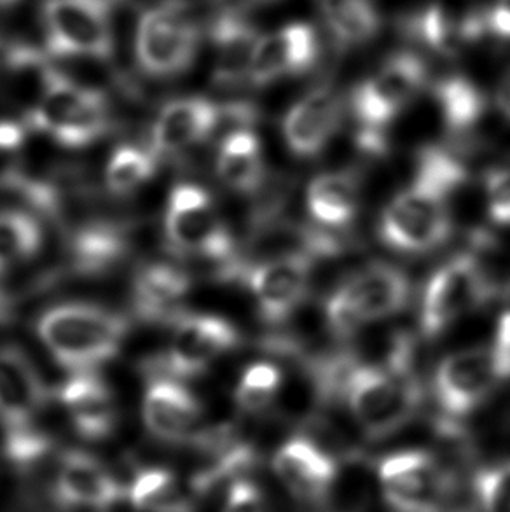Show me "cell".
<instances>
[{
    "label": "cell",
    "instance_id": "1",
    "mask_svg": "<svg viewBox=\"0 0 510 512\" xmlns=\"http://www.w3.org/2000/svg\"><path fill=\"white\" fill-rule=\"evenodd\" d=\"M128 324L100 306L70 303L51 308L37 322V334L60 366L76 373L111 360L125 340Z\"/></svg>",
    "mask_w": 510,
    "mask_h": 512
},
{
    "label": "cell",
    "instance_id": "2",
    "mask_svg": "<svg viewBox=\"0 0 510 512\" xmlns=\"http://www.w3.org/2000/svg\"><path fill=\"white\" fill-rule=\"evenodd\" d=\"M343 395L371 441L392 436L411 422L421 402L420 383L411 374L360 364L359 360H353L346 374Z\"/></svg>",
    "mask_w": 510,
    "mask_h": 512
},
{
    "label": "cell",
    "instance_id": "3",
    "mask_svg": "<svg viewBox=\"0 0 510 512\" xmlns=\"http://www.w3.org/2000/svg\"><path fill=\"white\" fill-rule=\"evenodd\" d=\"M28 125L65 147H86L109 126L105 97L84 88L55 69L44 70L39 100L28 112Z\"/></svg>",
    "mask_w": 510,
    "mask_h": 512
},
{
    "label": "cell",
    "instance_id": "4",
    "mask_svg": "<svg viewBox=\"0 0 510 512\" xmlns=\"http://www.w3.org/2000/svg\"><path fill=\"white\" fill-rule=\"evenodd\" d=\"M165 228L175 252L222 264L226 277L236 275L235 243L205 189L191 184L175 187L166 208Z\"/></svg>",
    "mask_w": 510,
    "mask_h": 512
},
{
    "label": "cell",
    "instance_id": "5",
    "mask_svg": "<svg viewBox=\"0 0 510 512\" xmlns=\"http://www.w3.org/2000/svg\"><path fill=\"white\" fill-rule=\"evenodd\" d=\"M411 284L404 271L390 264H371L348 278L327 303V322L348 338L369 322L392 317L409 303Z\"/></svg>",
    "mask_w": 510,
    "mask_h": 512
},
{
    "label": "cell",
    "instance_id": "6",
    "mask_svg": "<svg viewBox=\"0 0 510 512\" xmlns=\"http://www.w3.org/2000/svg\"><path fill=\"white\" fill-rule=\"evenodd\" d=\"M200 48V28L180 0L149 7L138 20L135 55L147 76H180L193 65Z\"/></svg>",
    "mask_w": 510,
    "mask_h": 512
},
{
    "label": "cell",
    "instance_id": "7",
    "mask_svg": "<svg viewBox=\"0 0 510 512\" xmlns=\"http://www.w3.org/2000/svg\"><path fill=\"white\" fill-rule=\"evenodd\" d=\"M451 194L414 177L413 184L386 207L381 217L383 242L406 254L439 249L451 236Z\"/></svg>",
    "mask_w": 510,
    "mask_h": 512
},
{
    "label": "cell",
    "instance_id": "8",
    "mask_svg": "<svg viewBox=\"0 0 510 512\" xmlns=\"http://www.w3.org/2000/svg\"><path fill=\"white\" fill-rule=\"evenodd\" d=\"M381 492L393 512H444L462 485L428 451H400L378 467Z\"/></svg>",
    "mask_w": 510,
    "mask_h": 512
},
{
    "label": "cell",
    "instance_id": "9",
    "mask_svg": "<svg viewBox=\"0 0 510 512\" xmlns=\"http://www.w3.org/2000/svg\"><path fill=\"white\" fill-rule=\"evenodd\" d=\"M427 63L413 51L386 58L373 76L353 90L352 111L366 130L381 132L418 97L427 84Z\"/></svg>",
    "mask_w": 510,
    "mask_h": 512
},
{
    "label": "cell",
    "instance_id": "10",
    "mask_svg": "<svg viewBox=\"0 0 510 512\" xmlns=\"http://www.w3.org/2000/svg\"><path fill=\"white\" fill-rule=\"evenodd\" d=\"M495 296V285L474 254H460L430 278L421 305V329L428 338L446 331L462 315Z\"/></svg>",
    "mask_w": 510,
    "mask_h": 512
},
{
    "label": "cell",
    "instance_id": "11",
    "mask_svg": "<svg viewBox=\"0 0 510 512\" xmlns=\"http://www.w3.org/2000/svg\"><path fill=\"white\" fill-rule=\"evenodd\" d=\"M107 0H44L42 21L51 55L105 60L112 55Z\"/></svg>",
    "mask_w": 510,
    "mask_h": 512
},
{
    "label": "cell",
    "instance_id": "12",
    "mask_svg": "<svg viewBox=\"0 0 510 512\" xmlns=\"http://www.w3.org/2000/svg\"><path fill=\"white\" fill-rule=\"evenodd\" d=\"M500 380L493 353L486 348H470L451 353L435 374V395L449 418L469 415L490 394Z\"/></svg>",
    "mask_w": 510,
    "mask_h": 512
},
{
    "label": "cell",
    "instance_id": "13",
    "mask_svg": "<svg viewBox=\"0 0 510 512\" xmlns=\"http://www.w3.org/2000/svg\"><path fill=\"white\" fill-rule=\"evenodd\" d=\"M273 471L294 499L310 506L331 499L339 476L336 458L306 437H294L276 451Z\"/></svg>",
    "mask_w": 510,
    "mask_h": 512
},
{
    "label": "cell",
    "instance_id": "14",
    "mask_svg": "<svg viewBox=\"0 0 510 512\" xmlns=\"http://www.w3.org/2000/svg\"><path fill=\"white\" fill-rule=\"evenodd\" d=\"M320 41L310 23H290L257 42L249 83L266 86L278 79L304 74L317 63Z\"/></svg>",
    "mask_w": 510,
    "mask_h": 512
},
{
    "label": "cell",
    "instance_id": "15",
    "mask_svg": "<svg viewBox=\"0 0 510 512\" xmlns=\"http://www.w3.org/2000/svg\"><path fill=\"white\" fill-rule=\"evenodd\" d=\"M311 266L313 259L296 256L264 261L245 270L262 319L280 324L292 315L308 291Z\"/></svg>",
    "mask_w": 510,
    "mask_h": 512
},
{
    "label": "cell",
    "instance_id": "16",
    "mask_svg": "<svg viewBox=\"0 0 510 512\" xmlns=\"http://www.w3.org/2000/svg\"><path fill=\"white\" fill-rule=\"evenodd\" d=\"M345 104L336 88L317 86L290 107L283 119V137L299 158H313L338 132Z\"/></svg>",
    "mask_w": 510,
    "mask_h": 512
},
{
    "label": "cell",
    "instance_id": "17",
    "mask_svg": "<svg viewBox=\"0 0 510 512\" xmlns=\"http://www.w3.org/2000/svg\"><path fill=\"white\" fill-rule=\"evenodd\" d=\"M236 345L238 333L226 320L212 315L180 317L166 355V369L177 376L203 373Z\"/></svg>",
    "mask_w": 510,
    "mask_h": 512
},
{
    "label": "cell",
    "instance_id": "18",
    "mask_svg": "<svg viewBox=\"0 0 510 512\" xmlns=\"http://www.w3.org/2000/svg\"><path fill=\"white\" fill-rule=\"evenodd\" d=\"M53 497L67 509H107L126 497L118 479L97 458L83 451H67L56 472Z\"/></svg>",
    "mask_w": 510,
    "mask_h": 512
},
{
    "label": "cell",
    "instance_id": "19",
    "mask_svg": "<svg viewBox=\"0 0 510 512\" xmlns=\"http://www.w3.org/2000/svg\"><path fill=\"white\" fill-rule=\"evenodd\" d=\"M339 242L324 229L303 226L297 222L276 219L275 215H262L255 222V229L249 240L250 266L273 261L280 257H329L338 254Z\"/></svg>",
    "mask_w": 510,
    "mask_h": 512
},
{
    "label": "cell",
    "instance_id": "20",
    "mask_svg": "<svg viewBox=\"0 0 510 512\" xmlns=\"http://www.w3.org/2000/svg\"><path fill=\"white\" fill-rule=\"evenodd\" d=\"M224 116L207 98H179L166 104L152 128V154L175 156L212 135Z\"/></svg>",
    "mask_w": 510,
    "mask_h": 512
},
{
    "label": "cell",
    "instance_id": "21",
    "mask_svg": "<svg viewBox=\"0 0 510 512\" xmlns=\"http://www.w3.org/2000/svg\"><path fill=\"white\" fill-rule=\"evenodd\" d=\"M46 388L18 348H0V422L6 430L34 427L46 404Z\"/></svg>",
    "mask_w": 510,
    "mask_h": 512
},
{
    "label": "cell",
    "instance_id": "22",
    "mask_svg": "<svg viewBox=\"0 0 510 512\" xmlns=\"http://www.w3.org/2000/svg\"><path fill=\"white\" fill-rule=\"evenodd\" d=\"M142 411L147 430L166 443L187 441L201 418V406L196 397L168 378H156L149 383Z\"/></svg>",
    "mask_w": 510,
    "mask_h": 512
},
{
    "label": "cell",
    "instance_id": "23",
    "mask_svg": "<svg viewBox=\"0 0 510 512\" xmlns=\"http://www.w3.org/2000/svg\"><path fill=\"white\" fill-rule=\"evenodd\" d=\"M254 23L235 9L222 11L212 23V42L215 49L214 83L217 86H236L249 81L250 65L259 42Z\"/></svg>",
    "mask_w": 510,
    "mask_h": 512
},
{
    "label": "cell",
    "instance_id": "24",
    "mask_svg": "<svg viewBox=\"0 0 510 512\" xmlns=\"http://www.w3.org/2000/svg\"><path fill=\"white\" fill-rule=\"evenodd\" d=\"M62 402L77 434L88 441H104L118 423L111 390L90 373H77L65 383Z\"/></svg>",
    "mask_w": 510,
    "mask_h": 512
},
{
    "label": "cell",
    "instance_id": "25",
    "mask_svg": "<svg viewBox=\"0 0 510 512\" xmlns=\"http://www.w3.org/2000/svg\"><path fill=\"white\" fill-rule=\"evenodd\" d=\"M407 39L441 56H456L477 44L476 25L470 13L458 14L441 4H428L402 21Z\"/></svg>",
    "mask_w": 510,
    "mask_h": 512
},
{
    "label": "cell",
    "instance_id": "26",
    "mask_svg": "<svg viewBox=\"0 0 510 512\" xmlns=\"http://www.w3.org/2000/svg\"><path fill=\"white\" fill-rule=\"evenodd\" d=\"M189 287L191 282L184 271L170 264H151L135 278L133 306L140 317L152 322L172 320Z\"/></svg>",
    "mask_w": 510,
    "mask_h": 512
},
{
    "label": "cell",
    "instance_id": "27",
    "mask_svg": "<svg viewBox=\"0 0 510 512\" xmlns=\"http://www.w3.org/2000/svg\"><path fill=\"white\" fill-rule=\"evenodd\" d=\"M318 7L338 48H360L380 34L381 13L374 0H318Z\"/></svg>",
    "mask_w": 510,
    "mask_h": 512
},
{
    "label": "cell",
    "instance_id": "28",
    "mask_svg": "<svg viewBox=\"0 0 510 512\" xmlns=\"http://www.w3.org/2000/svg\"><path fill=\"white\" fill-rule=\"evenodd\" d=\"M217 175L238 193H254L264 179L261 142L249 128H236L222 140L217 156Z\"/></svg>",
    "mask_w": 510,
    "mask_h": 512
},
{
    "label": "cell",
    "instance_id": "29",
    "mask_svg": "<svg viewBox=\"0 0 510 512\" xmlns=\"http://www.w3.org/2000/svg\"><path fill=\"white\" fill-rule=\"evenodd\" d=\"M311 217L325 228H345L359 208V184L352 173H324L306 193Z\"/></svg>",
    "mask_w": 510,
    "mask_h": 512
},
{
    "label": "cell",
    "instance_id": "30",
    "mask_svg": "<svg viewBox=\"0 0 510 512\" xmlns=\"http://www.w3.org/2000/svg\"><path fill=\"white\" fill-rule=\"evenodd\" d=\"M442 119L449 132L465 133L479 123L486 109L483 91L462 74L442 77L434 88Z\"/></svg>",
    "mask_w": 510,
    "mask_h": 512
},
{
    "label": "cell",
    "instance_id": "31",
    "mask_svg": "<svg viewBox=\"0 0 510 512\" xmlns=\"http://www.w3.org/2000/svg\"><path fill=\"white\" fill-rule=\"evenodd\" d=\"M126 497L131 506L144 512H193L191 500L180 492L172 471L147 467L135 474Z\"/></svg>",
    "mask_w": 510,
    "mask_h": 512
},
{
    "label": "cell",
    "instance_id": "32",
    "mask_svg": "<svg viewBox=\"0 0 510 512\" xmlns=\"http://www.w3.org/2000/svg\"><path fill=\"white\" fill-rule=\"evenodd\" d=\"M23 128L16 123H0V189H16L28 201L49 208L53 193L27 179L23 172Z\"/></svg>",
    "mask_w": 510,
    "mask_h": 512
},
{
    "label": "cell",
    "instance_id": "33",
    "mask_svg": "<svg viewBox=\"0 0 510 512\" xmlns=\"http://www.w3.org/2000/svg\"><path fill=\"white\" fill-rule=\"evenodd\" d=\"M42 245V231L34 217L4 210L0 212V273L34 257Z\"/></svg>",
    "mask_w": 510,
    "mask_h": 512
},
{
    "label": "cell",
    "instance_id": "34",
    "mask_svg": "<svg viewBox=\"0 0 510 512\" xmlns=\"http://www.w3.org/2000/svg\"><path fill=\"white\" fill-rule=\"evenodd\" d=\"M156 172V154L133 146L119 147L105 172V184L112 194L128 196L144 186Z\"/></svg>",
    "mask_w": 510,
    "mask_h": 512
},
{
    "label": "cell",
    "instance_id": "35",
    "mask_svg": "<svg viewBox=\"0 0 510 512\" xmlns=\"http://www.w3.org/2000/svg\"><path fill=\"white\" fill-rule=\"evenodd\" d=\"M125 243L116 229L91 228L77 236L74 257L77 270L84 273H100L118 263L123 256Z\"/></svg>",
    "mask_w": 510,
    "mask_h": 512
},
{
    "label": "cell",
    "instance_id": "36",
    "mask_svg": "<svg viewBox=\"0 0 510 512\" xmlns=\"http://www.w3.org/2000/svg\"><path fill=\"white\" fill-rule=\"evenodd\" d=\"M282 388V371L269 362H257L245 369L236 387V402L243 411L259 413L275 402Z\"/></svg>",
    "mask_w": 510,
    "mask_h": 512
},
{
    "label": "cell",
    "instance_id": "37",
    "mask_svg": "<svg viewBox=\"0 0 510 512\" xmlns=\"http://www.w3.org/2000/svg\"><path fill=\"white\" fill-rule=\"evenodd\" d=\"M472 486L484 512H510V462L477 471Z\"/></svg>",
    "mask_w": 510,
    "mask_h": 512
},
{
    "label": "cell",
    "instance_id": "38",
    "mask_svg": "<svg viewBox=\"0 0 510 512\" xmlns=\"http://www.w3.org/2000/svg\"><path fill=\"white\" fill-rule=\"evenodd\" d=\"M51 441L34 427L7 430L4 451L6 457L20 469H32L37 462L48 455Z\"/></svg>",
    "mask_w": 510,
    "mask_h": 512
},
{
    "label": "cell",
    "instance_id": "39",
    "mask_svg": "<svg viewBox=\"0 0 510 512\" xmlns=\"http://www.w3.org/2000/svg\"><path fill=\"white\" fill-rule=\"evenodd\" d=\"M486 196L491 221L510 226V168H495L486 175Z\"/></svg>",
    "mask_w": 510,
    "mask_h": 512
},
{
    "label": "cell",
    "instance_id": "40",
    "mask_svg": "<svg viewBox=\"0 0 510 512\" xmlns=\"http://www.w3.org/2000/svg\"><path fill=\"white\" fill-rule=\"evenodd\" d=\"M224 512H268L266 497L249 479H236L229 483Z\"/></svg>",
    "mask_w": 510,
    "mask_h": 512
},
{
    "label": "cell",
    "instance_id": "41",
    "mask_svg": "<svg viewBox=\"0 0 510 512\" xmlns=\"http://www.w3.org/2000/svg\"><path fill=\"white\" fill-rule=\"evenodd\" d=\"M486 37L510 42V0H493L484 6Z\"/></svg>",
    "mask_w": 510,
    "mask_h": 512
},
{
    "label": "cell",
    "instance_id": "42",
    "mask_svg": "<svg viewBox=\"0 0 510 512\" xmlns=\"http://www.w3.org/2000/svg\"><path fill=\"white\" fill-rule=\"evenodd\" d=\"M500 380L510 378V312L502 313L498 320L495 346L491 348Z\"/></svg>",
    "mask_w": 510,
    "mask_h": 512
},
{
    "label": "cell",
    "instance_id": "43",
    "mask_svg": "<svg viewBox=\"0 0 510 512\" xmlns=\"http://www.w3.org/2000/svg\"><path fill=\"white\" fill-rule=\"evenodd\" d=\"M497 104L500 112L510 121V67L498 84Z\"/></svg>",
    "mask_w": 510,
    "mask_h": 512
},
{
    "label": "cell",
    "instance_id": "44",
    "mask_svg": "<svg viewBox=\"0 0 510 512\" xmlns=\"http://www.w3.org/2000/svg\"><path fill=\"white\" fill-rule=\"evenodd\" d=\"M13 49L14 46H7L0 41V79L13 69Z\"/></svg>",
    "mask_w": 510,
    "mask_h": 512
},
{
    "label": "cell",
    "instance_id": "45",
    "mask_svg": "<svg viewBox=\"0 0 510 512\" xmlns=\"http://www.w3.org/2000/svg\"><path fill=\"white\" fill-rule=\"evenodd\" d=\"M7 315V306H6V299L2 298L0 296V322H4L6 320Z\"/></svg>",
    "mask_w": 510,
    "mask_h": 512
},
{
    "label": "cell",
    "instance_id": "46",
    "mask_svg": "<svg viewBox=\"0 0 510 512\" xmlns=\"http://www.w3.org/2000/svg\"><path fill=\"white\" fill-rule=\"evenodd\" d=\"M20 0H0V7L14 6Z\"/></svg>",
    "mask_w": 510,
    "mask_h": 512
},
{
    "label": "cell",
    "instance_id": "47",
    "mask_svg": "<svg viewBox=\"0 0 510 512\" xmlns=\"http://www.w3.org/2000/svg\"><path fill=\"white\" fill-rule=\"evenodd\" d=\"M255 2H271V0H255Z\"/></svg>",
    "mask_w": 510,
    "mask_h": 512
},
{
    "label": "cell",
    "instance_id": "48",
    "mask_svg": "<svg viewBox=\"0 0 510 512\" xmlns=\"http://www.w3.org/2000/svg\"><path fill=\"white\" fill-rule=\"evenodd\" d=\"M107 2H109V4H111V2H114V0H107Z\"/></svg>",
    "mask_w": 510,
    "mask_h": 512
}]
</instances>
